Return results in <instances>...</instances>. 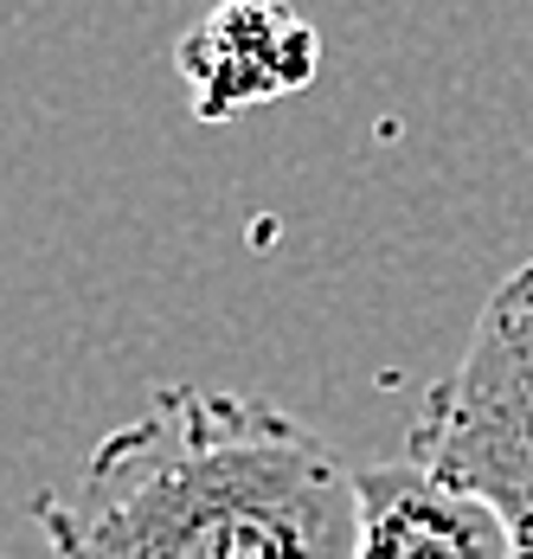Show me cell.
Masks as SVG:
<instances>
[{
	"mask_svg": "<svg viewBox=\"0 0 533 559\" xmlns=\"http://www.w3.org/2000/svg\"><path fill=\"white\" fill-rule=\"evenodd\" d=\"M405 463L488 502L514 534V559H533V264L482 302L457 367L412 418Z\"/></svg>",
	"mask_w": 533,
	"mask_h": 559,
	"instance_id": "7a4b0ae2",
	"label": "cell"
},
{
	"mask_svg": "<svg viewBox=\"0 0 533 559\" xmlns=\"http://www.w3.org/2000/svg\"><path fill=\"white\" fill-rule=\"evenodd\" d=\"M174 71L187 78L200 122H232V116L258 110V104L309 91L321 71V39L289 7L238 0V7L206 13L174 46Z\"/></svg>",
	"mask_w": 533,
	"mask_h": 559,
	"instance_id": "3957f363",
	"label": "cell"
},
{
	"mask_svg": "<svg viewBox=\"0 0 533 559\" xmlns=\"http://www.w3.org/2000/svg\"><path fill=\"white\" fill-rule=\"evenodd\" d=\"M33 527L52 559H354L360 483L270 399L161 386Z\"/></svg>",
	"mask_w": 533,
	"mask_h": 559,
	"instance_id": "6da1fadb",
	"label": "cell"
},
{
	"mask_svg": "<svg viewBox=\"0 0 533 559\" xmlns=\"http://www.w3.org/2000/svg\"><path fill=\"white\" fill-rule=\"evenodd\" d=\"M354 559H514V534L488 502L425 476L418 463L360 469Z\"/></svg>",
	"mask_w": 533,
	"mask_h": 559,
	"instance_id": "277c9868",
	"label": "cell"
}]
</instances>
